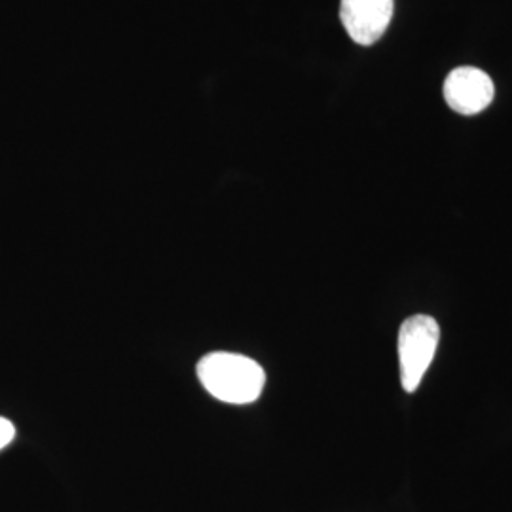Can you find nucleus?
I'll return each instance as SVG.
<instances>
[{"label":"nucleus","mask_w":512,"mask_h":512,"mask_svg":"<svg viewBox=\"0 0 512 512\" xmlns=\"http://www.w3.org/2000/svg\"><path fill=\"white\" fill-rule=\"evenodd\" d=\"M196 372L203 387L222 403H255L266 385V372L255 359L230 351L205 355Z\"/></svg>","instance_id":"1"},{"label":"nucleus","mask_w":512,"mask_h":512,"mask_svg":"<svg viewBox=\"0 0 512 512\" xmlns=\"http://www.w3.org/2000/svg\"><path fill=\"white\" fill-rule=\"evenodd\" d=\"M440 327L431 315H412L399 329V368L406 393H416L439 349Z\"/></svg>","instance_id":"2"},{"label":"nucleus","mask_w":512,"mask_h":512,"mask_svg":"<svg viewBox=\"0 0 512 512\" xmlns=\"http://www.w3.org/2000/svg\"><path fill=\"white\" fill-rule=\"evenodd\" d=\"M492 78L476 67H458L444 80V101L463 116H475L494 101Z\"/></svg>","instance_id":"3"},{"label":"nucleus","mask_w":512,"mask_h":512,"mask_svg":"<svg viewBox=\"0 0 512 512\" xmlns=\"http://www.w3.org/2000/svg\"><path fill=\"white\" fill-rule=\"evenodd\" d=\"M395 12V0H342L340 21L349 38L372 46L384 37Z\"/></svg>","instance_id":"4"},{"label":"nucleus","mask_w":512,"mask_h":512,"mask_svg":"<svg viewBox=\"0 0 512 512\" xmlns=\"http://www.w3.org/2000/svg\"><path fill=\"white\" fill-rule=\"evenodd\" d=\"M16 437V427L14 423L0 416V450H4Z\"/></svg>","instance_id":"5"}]
</instances>
